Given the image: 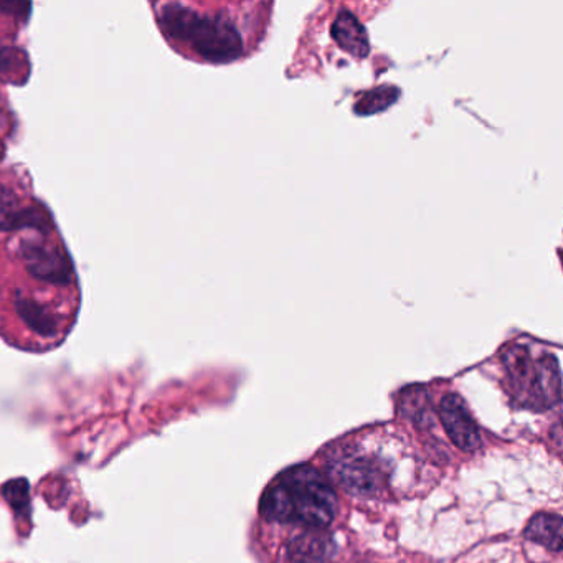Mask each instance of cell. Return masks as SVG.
I'll return each instance as SVG.
<instances>
[{
  "label": "cell",
  "instance_id": "obj_4",
  "mask_svg": "<svg viewBox=\"0 0 563 563\" xmlns=\"http://www.w3.org/2000/svg\"><path fill=\"white\" fill-rule=\"evenodd\" d=\"M20 256L30 275L52 284H67L71 280V266L67 256L43 245L27 242L20 248Z\"/></svg>",
  "mask_w": 563,
  "mask_h": 563
},
{
  "label": "cell",
  "instance_id": "obj_10",
  "mask_svg": "<svg viewBox=\"0 0 563 563\" xmlns=\"http://www.w3.org/2000/svg\"><path fill=\"white\" fill-rule=\"evenodd\" d=\"M15 306H17L20 317L29 324L32 331L45 337L53 336L57 332V322L53 319L52 314L42 306H38L32 299L19 298Z\"/></svg>",
  "mask_w": 563,
  "mask_h": 563
},
{
  "label": "cell",
  "instance_id": "obj_6",
  "mask_svg": "<svg viewBox=\"0 0 563 563\" xmlns=\"http://www.w3.org/2000/svg\"><path fill=\"white\" fill-rule=\"evenodd\" d=\"M25 227L42 230L48 228V225L42 212L24 209L10 190L0 187V232H10Z\"/></svg>",
  "mask_w": 563,
  "mask_h": 563
},
{
  "label": "cell",
  "instance_id": "obj_7",
  "mask_svg": "<svg viewBox=\"0 0 563 563\" xmlns=\"http://www.w3.org/2000/svg\"><path fill=\"white\" fill-rule=\"evenodd\" d=\"M332 38L339 43L342 50L351 53L354 57L364 58L369 53V38L364 25L351 12H342L337 15L331 30Z\"/></svg>",
  "mask_w": 563,
  "mask_h": 563
},
{
  "label": "cell",
  "instance_id": "obj_9",
  "mask_svg": "<svg viewBox=\"0 0 563 563\" xmlns=\"http://www.w3.org/2000/svg\"><path fill=\"white\" fill-rule=\"evenodd\" d=\"M526 537L547 549H562V519L557 514H537L526 529Z\"/></svg>",
  "mask_w": 563,
  "mask_h": 563
},
{
  "label": "cell",
  "instance_id": "obj_8",
  "mask_svg": "<svg viewBox=\"0 0 563 563\" xmlns=\"http://www.w3.org/2000/svg\"><path fill=\"white\" fill-rule=\"evenodd\" d=\"M334 552L331 537L321 532H306L289 545V555L296 563L326 562Z\"/></svg>",
  "mask_w": 563,
  "mask_h": 563
},
{
  "label": "cell",
  "instance_id": "obj_5",
  "mask_svg": "<svg viewBox=\"0 0 563 563\" xmlns=\"http://www.w3.org/2000/svg\"><path fill=\"white\" fill-rule=\"evenodd\" d=\"M440 413L448 436L458 448L464 451L478 450L481 445V435L478 425L474 423L471 413L464 405L463 398L458 395H448L443 398Z\"/></svg>",
  "mask_w": 563,
  "mask_h": 563
},
{
  "label": "cell",
  "instance_id": "obj_11",
  "mask_svg": "<svg viewBox=\"0 0 563 563\" xmlns=\"http://www.w3.org/2000/svg\"><path fill=\"white\" fill-rule=\"evenodd\" d=\"M400 96V90L395 86H380L375 90L365 93L357 103L355 111L359 114H374L384 111L388 106L393 105Z\"/></svg>",
  "mask_w": 563,
  "mask_h": 563
},
{
  "label": "cell",
  "instance_id": "obj_2",
  "mask_svg": "<svg viewBox=\"0 0 563 563\" xmlns=\"http://www.w3.org/2000/svg\"><path fill=\"white\" fill-rule=\"evenodd\" d=\"M161 25L166 35L187 43L209 62H232L245 50L237 27L222 15H204L185 5L172 4L162 10Z\"/></svg>",
  "mask_w": 563,
  "mask_h": 563
},
{
  "label": "cell",
  "instance_id": "obj_1",
  "mask_svg": "<svg viewBox=\"0 0 563 563\" xmlns=\"http://www.w3.org/2000/svg\"><path fill=\"white\" fill-rule=\"evenodd\" d=\"M336 494L322 474L309 466L289 469L266 491L261 512L278 522H301L313 529L329 526L336 514Z\"/></svg>",
  "mask_w": 563,
  "mask_h": 563
},
{
  "label": "cell",
  "instance_id": "obj_3",
  "mask_svg": "<svg viewBox=\"0 0 563 563\" xmlns=\"http://www.w3.org/2000/svg\"><path fill=\"white\" fill-rule=\"evenodd\" d=\"M512 385L527 402L552 407L560 402V369L554 355L534 362L526 347L514 346L504 355Z\"/></svg>",
  "mask_w": 563,
  "mask_h": 563
}]
</instances>
